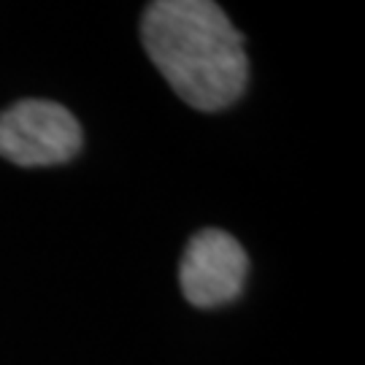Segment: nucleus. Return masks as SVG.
<instances>
[{
	"label": "nucleus",
	"mask_w": 365,
	"mask_h": 365,
	"mask_svg": "<svg viewBox=\"0 0 365 365\" xmlns=\"http://www.w3.org/2000/svg\"><path fill=\"white\" fill-rule=\"evenodd\" d=\"M141 36L152 63L184 103L220 111L241 98L249 73L244 38L220 6L206 0L152 3Z\"/></svg>",
	"instance_id": "f257e3e1"
},
{
	"label": "nucleus",
	"mask_w": 365,
	"mask_h": 365,
	"mask_svg": "<svg viewBox=\"0 0 365 365\" xmlns=\"http://www.w3.org/2000/svg\"><path fill=\"white\" fill-rule=\"evenodd\" d=\"M249 260L241 244L222 230H200L182 257L179 282L184 298L197 309L233 300L247 282Z\"/></svg>",
	"instance_id": "7ed1b4c3"
},
{
	"label": "nucleus",
	"mask_w": 365,
	"mask_h": 365,
	"mask_svg": "<svg viewBox=\"0 0 365 365\" xmlns=\"http://www.w3.org/2000/svg\"><path fill=\"white\" fill-rule=\"evenodd\" d=\"M81 149V128L66 106L22 101L0 114V155L9 163L36 168L60 165Z\"/></svg>",
	"instance_id": "f03ea898"
}]
</instances>
